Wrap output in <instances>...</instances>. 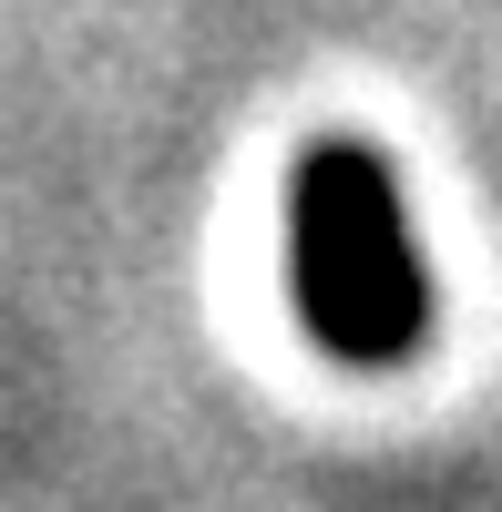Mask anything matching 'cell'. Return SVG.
Returning a JSON list of instances; mask_svg holds the SVG:
<instances>
[{"mask_svg": "<svg viewBox=\"0 0 502 512\" xmlns=\"http://www.w3.org/2000/svg\"><path fill=\"white\" fill-rule=\"evenodd\" d=\"M287 277H298L308 338L359 369L400 359L431 328L421 236H410L400 185L369 144H318L298 164V185H287Z\"/></svg>", "mask_w": 502, "mask_h": 512, "instance_id": "6da1fadb", "label": "cell"}]
</instances>
